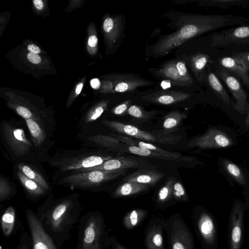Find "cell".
<instances>
[{"label": "cell", "instance_id": "1", "mask_svg": "<svg viewBox=\"0 0 249 249\" xmlns=\"http://www.w3.org/2000/svg\"><path fill=\"white\" fill-rule=\"evenodd\" d=\"M180 26L153 46V54L163 56L187 40L222 28L249 23V16L191 14L183 16Z\"/></svg>", "mask_w": 249, "mask_h": 249}, {"label": "cell", "instance_id": "2", "mask_svg": "<svg viewBox=\"0 0 249 249\" xmlns=\"http://www.w3.org/2000/svg\"><path fill=\"white\" fill-rule=\"evenodd\" d=\"M81 208L75 199L66 198L40 207L35 215L59 249L71 238L70 231L78 222Z\"/></svg>", "mask_w": 249, "mask_h": 249}, {"label": "cell", "instance_id": "3", "mask_svg": "<svg viewBox=\"0 0 249 249\" xmlns=\"http://www.w3.org/2000/svg\"><path fill=\"white\" fill-rule=\"evenodd\" d=\"M110 236L102 214L98 211L89 212L79 220L76 249H106Z\"/></svg>", "mask_w": 249, "mask_h": 249}, {"label": "cell", "instance_id": "4", "mask_svg": "<svg viewBox=\"0 0 249 249\" xmlns=\"http://www.w3.org/2000/svg\"><path fill=\"white\" fill-rule=\"evenodd\" d=\"M165 231L170 249H195L192 233L179 214H173L165 221Z\"/></svg>", "mask_w": 249, "mask_h": 249}, {"label": "cell", "instance_id": "5", "mask_svg": "<svg viewBox=\"0 0 249 249\" xmlns=\"http://www.w3.org/2000/svg\"><path fill=\"white\" fill-rule=\"evenodd\" d=\"M192 218L203 249H216L218 230L214 216L207 210L200 209L194 211Z\"/></svg>", "mask_w": 249, "mask_h": 249}, {"label": "cell", "instance_id": "6", "mask_svg": "<svg viewBox=\"0 0 249 249\" xmlns=\"http://www.w3.org/2000/svg\"><path fill=\"white\" fill-rule=\"evenodd\" d=\"M125 169L113 171H94L74 174L62 178L66 184L73 187L96 186L124 175Z\"/></svg>", "mask_w": 249, "mask_h": 249}, {"label": "cell", "instance_id": "7", "mask_svg": "<svg viewBox=\"0 0 249 249\" xmlns=\"http://www.w3.org/2000/svg\"><path fill=\"white\" fill-rule=\"evenodd\" d=\"M245 209L243 205L235 202L231 211L228 223L229 249H242Z\"/></svg>", "mask_w": 249, "mask_h": 249}, {"label": "cell", "instance_id": "8", "mask_svg": "<svg viewBox=\"0 0 249 249\" xmlns=\"http://www.w3.org/2000/svg\"><path fill=\"white\" fill-rule=\"evenodd\" d=\"M216 73L222 80L231 91L235 102L231 103L233 109L241 114H245L249 108L247 94L241 84L226 69L219 67Z\"/></svg>", "mask_w": 249, "mask_h": 249}, {"label": "cell", "instance_id": "9", "mask_svg": "<svg viewBox=\"0 0 249 249\" xmlns=\"http://www.w3.org/2000/svg\"><path fill=\"white\" fill-rule=\"evenodd\" d=\"M26 218L30 231L33 249H59L46 232L32 210H27Z\"/></svg>", "mask_w": 249, "mask_h": 249}, {"label": "cell", "instance_id": "10", "mask_svg": "<svg viewBox=\"0 0 249 249\" xmlns=\"http://www.w3.org/2000/svg\"><path fill=\"white\" fill-rule=\"evenodd\" d=\"M249 43V24L215 32L211 38L212 47Z\"/></svg>", "mask_w": 249, "mask_h": 249}, {"label": "cell", "instance_id": "11", "mask_svg": "<svg viewBox=\"0 0 249 249\" xmlns=\"http://www.w3.org/2000/svg\"><path fill=\"white\" fill-rule=\"evenodd\" d=\"M232 143L231 139L222 131L211 128L204 134L192 139L187 146L200 148H222L228 147Z\"/></svg>", "mask_w": 249, "mask_h": 249}, {"label": "cell", "instance_id": "12", "mask_svg": "<svg viewBox=\"0 0 249 249\" xmlns=\"http://www.w3.org/2000/svg\"><path fill=\"white\" fill-rule=\"evenodd\" d=\"M3 128L5 140L15 154L22 155L31 150L32 144L22 128H16L8 123L3 124Z\"/></svg>", "mask_w": 249, "mask_h": 249}, {"label": "cell", "instance_id": "13", "mask_svg": "<svg viewBox=\"0 0 249 249\" xmlns=\"http://www.w3.org/2000/svg\"><path fill=\"white\" fill-rule=\"evenodd\" d=\"M165 221L160 218L150 219L144 231V244L146 249H166L163 235Z\"/></svg>", "mask_w": 249, "mask_h": 249}, {"label": "cell", "instance_id": "14", "mask_svg": "<svg viewBox=\"0 0 249 249\" xmlns=\"http://www.w3.org/2000/svg\"><path fill=\"white\" fill-rule=\"evenodd\" d=\"M103 124L112 130L130 137L152 142H158L157 138L148 132L143 131L134 126L114 121H104Z\"/></svg>", "mask_w": 249, "mask_h": 249}, {"label": "cell", "instance_id": "15", "mask_svg": "<svg viewBox=\"0 0 249 249\" xmlns=\"http://www.w3.org/2000/svg\"><path fill=\"white\" fill-rule=\"evenodd\" d=\"M191 96L187 92L174 90L158 91L142 97V98L151 103L169 105L187 100Z\"/></svg>", "mask_w": 249, "mask_h": 249}, {"label": "cell", "instance_id": "16", "mask_svg": "<svg viewBox=\"0 0 249 249\" xmlns=\"http://www.w3.org/2000/svg\"><path fill=\"white\" fill-rule=\"evenodd\" d=\"M138 162L132 159L124 157L111 158L104 163L94 167L75 170L74 173L88 172L94 171H113L126 169L136 167L138 165Z\"/></svg>", "mask_w": 249, "mask_h": 249}, {"label": "cell", "instance_id": "17", "mask_svg": "<svg viewBox=\"0 0 249 249\" xmlns=\"http://www.w3.org/2000/svg\"><path fill=\"white\" fill-rule=\"evenodd\" d=\"M221 67L237 75L249 89V68L240 59L231 56L222 57L218 59Z\"/></svg>", "mask_w": 249, "mask_h": 249}, {"label": "cell", "instance_id": "18", "mask_svg": "<svg viewBox=\"0 0 249 249\" xmlns=\"http://www.w3.org/2000/svg\"><path fill=\"white\" fill-rule=\"evenodd\" d=\"M113 136L117 138L121 142L130 146L139 147L145 149H148L155 152L167 156L173 160H179L183 159H185L182 154L177 152H170L163 149L160 148L150 143L145 142L142 141L136 140L134 138L124 136L118 135H112Z\"/></svg>", "mask_w": 249, "mask_h": 249}, {"label": "cell", "instance_id": "19", "mask_svg": "<svg viewBox=\"0 0 249 249\" xmlns=\"http://www.w3.org/2000/svg\"><path fill=\"white\" fill-rule=\"evenodd\" d=\"M111 159L110 156L91 155L86 157L73 159L64 163L62 166V170H77L99 165Z\"/></svg>", "mask_w": 249, "mask_h": 249}, {"label": "cell", "instance_id": "20", "mask_svg": "<svg viewBox=\"0 0 249 249\" xmlns=\"http://www.w3.org/2000/svg\"><path fill=\"white\" fill-rule=\"evenodd\" d=\"M164 177V174L153 170H141L129 175L123 179L126 182H136L146 185H153Z\"/></svg>", "mask_w": 249, "mask_h": 249}, {"label": "cell", "instance_id": "21", "mask_svg": "<svg viewBox=\"0 0 249 249\" xmlns=\"http://www.w3.org/2000/svg\"><path fill=\"white\" fill-rule=\"evenodd\" d=\"M120 79L114 86V90L117 92H125L135 90L140 87L145 86L148 82L131 75H121Z\"/></svg>", "mask_w": 249, "mask_h": 249}, {"label": "cell", "instance_id": "22", "mask_svg": "<svg viewBox=\"0 0 249 249\" xmlns=\"http://www.w3.org/2000/svg\"><path fill=\"white\" fill-rule=\"evenodd\" d=\"M16 219L17 215L14 207L9 206L2 213L0 220L1 231L5 237H9L13 233Z\"/></svg>", "mask_w": 249, "mask_h": 249}, {"label": "cell", "instance_id": "23", "mask_svg": "<svg viewBox=\"0 0 249 249\" xmlns=\"http://www.w3.org/2000/svg\"><path fill=\"white\" fill-rule=\"evenodd\" d=\"M199 6L213 7L222 9L241 7L247 8L249 6L248 0H202L196 1Z\"/></svg>", "mask_w": 249, "mask_h": 249}, {"label": "cell", "instance_id": "24", "mask_svg": "<svg viewBox=\"0 0 249 249\" xmlns=\"http://www.w3.org/2000/svg\"><path fill=\"white\" fill-rule=\"evenodd\" d=\"M148 188V185L136 182H126L118 186L112 194L113 197H120L139 194Z\"/></svg>", "mask_w": 249, "mask_h": 249}, {"label": "cell", "instance_id": "25", "mask_svg": "<svg viewBox=\"0 0 249 249\" xmlns=\"http://www.w3.org/2000/svg\"><path fill=\"white\" fill-rule=\"evenodd\" d=\"M211 60L209 55L200 53L195 54L191 57L190 60L191 68L198 80L200 81L204 80V69Z\"/></svg>", "mask_w": 249, "mask_h": 249}, {"label": "cell", "instance_id": "26", "mask_svg": "<svg viewBox=\"0 0 249 249\" xmlns=\"http://www.w3.org/2000/svg\"><path fill=\"white\" fill-rule=\"evenodd\" d=\"M25 122L35 146L41 145L46 138V134L41 123L33 118L26 119Z\"/></svg>", "mask_w": 249, "mask_h": 249}, {"label": "cell", "instance_id": "27", "mask_svg": "<svg viewBox=\"0 0 249 249\" xmlns=\"http://www.w3.org/2000/svg\"><path fill=\"white\" fill-rule=\"evenodd\" d=\"M148 211L142 209H135L125 214L123 218L124 227L131 230L137 226L147 216Z\"/></svg>", "mask_w": 249, "mask_h": 249}, {"label": "cell", "instance_id": "28", "mask_svg": "<svg viewBox=\"0 0 249 249\" xmlns=\"http://www.w3.org/2000/svg\"><path fill=\"white\" fill-rule=\"evenodd\" d=\"M17 175L20 182L31 197L36 199L45 194L46 191L42 187L27 178L21 171H18Z\"/></svg>", "mask_w": 249, "mask_h": 249}, {"label": "cell", "instance_id": "29", "mask_svg": "<svg viewBox=\"0 0 249 249\" xmlns=\"http://www.w3.org/2000/svg\"><path fill=\"white\" fill-rule=\"evenodd\" d=\"M208 81L215 94L225 104L230 105L231 102L230 98L219 79L214 73L209 72L208 75Z\"/></svg>", "mask_w": 249, "mask_h": 249}, {"label": "cell", "instance_id": "30", "mask_svg": "<svg viewBox=\"0 0 249 249\" xmlns=\"http://www.w3.org/2000/svg\"><path fill=\"white\" fill-rule=\"evenodd\" d=\"M160 73L162 76L169 80L177 86H185L182 82L176 67V62L170 61L166 63L160 70Z\"/></svg>", "mask_w": 249, "mask_h": 249}, {"label": "cell", "instance_id": "31", "mask_svg": "<svg viewBox=\"0 0 249 249\" xmlns=\"http://www.w3.org/2000/svg\"><path fill=\"white\" fill-rule=\"evenodd\" d=\"M91 142L103 147H109L115 149H121L122 144L117 138L114 136L97 135L89 139Z\"/></svg>", "mask_w": 249, "mask_h": 249}, {"label": "cell", "instance_id": "32", "mask_svg": "<svg viewBox=\"0 0 249 249\" xmlns=\"http://www.w3.org/2000/svg\"><path fill=\"white\" fill-rule=\"evenodd\" d=\"M103 29L107 33H111V38L115 41L121 34L122 31V18L113 19L107 18L103 23Z\"/></svg>", "mask_w": 249, "mask_h": 249}, {"label": "cell", "instance_id": "33", "mask_svg": "<svg viewBox=\"0 0 249 249\" xmlns=\"http://www.w3.org/2000/svg\"><path fill=\"white\" fill-rule=\"evenodd\" d=\"M18 168L27 178L36 182L46 192L49 190V187L47 182L39 173L30 166L24 164H19Z\"/></svg>", "mask_w": 249, "mask_h": 249}, {"label": "cell", "instance_id": "34", "mask_svg": "<svg viewBox=\"0 0 249 249\" xmlns=\"http://www.w3.org/2000/svg\"><path fill=\"white\" fill-rule=\"evenodd\" d=\"M175 183L174 179L168 178L166 183L159 191L157 203L159 206H162L169 201L173 197V191Z\"/></svg>", "mask_w": 249, "mask_h": 249}, {"label": "cell", "instance_id": "35", "mask_svg": "<svg viewBox=\"0 0 249 249\" xmlns=\"http://www.w3.org/2000/svg\"><path fill=\"white\" fill-rule=\"evenodd\" d=\"M124 147H125L126 149L127 148V150L129 151L130 153L142 156L149 157L150 158L158 159L173 160L172 159L169 158L166 155L155 152L148 149H145L139 147L130 146L125 144V146Z\"/></svg>", "mask_w": 249, "mask_h": 249}, {"label": "cell", "instance_id": "36", "mask_svg": "<svg viewBox=\"0 0 249 249\" xmlns=\"http://www.w3.org/2000/svg\"><path fill=\"white\" fill-rule=\"evenodd\" d=\"M186 117L185 114L179 111H173L165 116L163 127L165 129L169 130L177 127L181 121Z\"/></svg>", "mask_w": 249, "mask_h": 249}, {"label": "cell", "instance_id": "37", "mask_svg": "<svg viewBox=\"0 0 249 249\" xmlns=\"http://www.w3.org/2000/svg\"><path fill=\"white\" fill-rule=\"evenodd\" d=\"M176 67L179 77L185 86H192L193 83V79L189 74L185 63L181 60L177 61Z\"/></svg>", "mask_w": 249, "mask_h": 249}, {"label": "cell", "instance_id": "38", "mask_svg": "<svg viewBox=\"0 0 249 249\" xmlns=\"http://www.w3.org/2000/svg\"><path fill=\"white\" fill-rule=\"evenodd\" d=\"M224 166L228 172L238 182L242 184L245 183L243 174L237 165L231 162L226 161L224 163Z\"/></svg>", "mask_w": 249, "mask_h": 249}, {"label": "cell", "instance_id": "39", "mask_svg": "<svg viewBox=\"0 0 249 249\" xmlns=\"http://www.w3.org/2000/svg\"><path fill=\"white\" fill-rule=\"evenodd\" d=\"M13 190L8 181L4 178H0V201L9 199L12 196Z\"/></svg>", "mask_w": 249, "mask_h": 249}, {"label": "cell", "instance_id": "40", "mask_svg": "<svg viewBox=\"0 0 249 249\" xmlns=\"http://www.w3.org/2000/svg\"><path fill=\"white\" fill-rule=\"evenodd\" d=\"M173 198L177 201H186L188 196L181 183L178 181L175 182L173 191Z\"/></svg>", "mask_w": 249, "mask_h": 249}, {"label": "cell", "instance_id": "41", "mask_svg": "<svg viewBox=\"0 0 249 249\" xmlns=\"http://www.w3.org/2000/svg\"><path fill=\"white\" fill-rule=\"evenodd\" d=\"M127 113L131 116L139 119L146 118L150 116V112H146L139 106L136 105L130 106L128 109Z\"/></svg>", "mask_w": 249, "mask_h": 249}, {"label": "cell", "instance_id": "42", "mask_svg": "<svg viewBox=\"0 0 249 249\" xmlns=\"http://www.w3.org/2000/svg\"><path fill=\"white\" fill-rule=\"evenodd\" d=\"M15 249H33L31 239L28 233H22Z\"/></svg>", "mask_w": 249, "mask_h": 249}, {"label": "cell", "instance_id": "43", "mask_svg": "<svg viewBox=\"0 0 249 249\" xmlns=\"http://www.w3.org/2000/svg\"><path fill=\"white\" fill-rule=\"evenodd\" d=\"M106 105H102L97 107L86 118V122H90L98 119L104 111Z\"/></svg>", "mask_w": 249, "mask_h": 249}, {"label": "cell", "instance_id": "44", "mask_svg": "<svg viewBox=\"0 0 249 249\" xmlns=\"http://www.w3.org/2000/svg\"><path fill=\"white\" fill-rule=\"evenodd\" d=\"M232 56L241 60L249 68V51L234 52Z\"/></svg>", "mask_w": 249, "mask_h": 249}, {"label": "cell", "instance_id": "45", "mask_svg": "<svg viewBox=\"0 0 249 249\" xmlns=\"http://www.w3.org/2000/svg\"><path fill=\"white\" fill-rule=\"evenodd\" d=\"M16 110L18 114L25 120L32 118V113L28 108L24 107L18 106Z\"/></svg>", "mask_w": 249, "mask_h": 249}, {"label": "cell", "instance_id": "46", "mask_svg": "<svg viewBox=\"0 0 249 249\" xmlns=\"http://www.w3.org/2000/svg\"><path fill=\"white\" fill-rule=\"evenodd\" d=\"M130 102L129 101H125L116 107L112 110L113 113L116 115H120L124 113L126 109H128Z\"/></svg>", "mask_w": 249, "mask_h": 249}, {"label": "cell", "instance_id": "47", "mask_svg": "<svg viewBox=\"0 0 249 249\" xmlns=\"http://www.w3.org/2000/svg\"><path fill=\"white\" fill-rule=\"evenodd\" d=\"M108 246V248L111 249H128L119 242L114 236L112 235L110 236Z\"/></svg>", "mask_w": 249, "mask_h": 249}, {"label": "cell", "instance_id": "48", "mask_svg": "<svg viewBox=\"0 0 249 249\" xmlns=\"http://www.w3.org/2000/svg\"><path fill=\"white\" fill-rule=\"evenodd\" d=\"M27 58L31 62L34 64H38L41 61V58L38 54L31 52L28 53Z\"/></svg>", "mask_w": 249, "mask_h": 249}, {"label": "cell", "instance_id": "49", "mask_svg": "<svg viewBox=\"0 0 249 249\" xmlns=\"http://www.w3.org/2000/svg\"><path fill=\"white\" fill-rule=\"evenodd\" d=\"M28 50L31 53H40V48L37 46L36 45L30 44L28 46Z\"/></svg>", "mask_w": 249, "mask_h": 249}, {"label": "cell", "instance_id": "50", "mask_svg": "<svg viewBox=\"0 0 249 249\" xmlns=\"http://www.w3.org/2000/svg\"><path fill=\"white\" fill-rule=\"evenodd\" d=\"M98 42V39L95 36L92 35L90 36L88 40L89 45L91 47H95Z\"/></svg>", "mask_w": 249, "mask_h": 249}, {"label": "cell", "instance_id": "51", "mask_svg": "<svg viewBox=\"0 0 249 249\" xmlns=\"http://www.w3.org/2000/svg\"><path fill=\"white\" fill-rule=\"evenodd\" d=\"M90 85L92 88L97 89L100 86V83L97 78H94L90 81Z\"/></svg>", "mask_w": 249, "mask_h": 249}, {"label": "cell", "instance_id": "52", "mask_svg": "<svg viewBox=\"0 0 249 249\" xmlns=\"http://www.w3.org/2000/svg\"><path fill=\"white\" fill-rule=\"evenodd\" d=\"M33 3L35 6L38 10H41L43 7V3L41 0H34Z\"/></svg>", "mask_w": 249, "mask_h": 249}, {"label": "cell", "instance_id": "53", "mask_svg": "<svg viewBox=\"0 0 249 249\" xmlns=\"http://www.w3.org/2000/svg\"><path fill=\"white\" fill-rule=\"evenodd\" d=\"M83 86V84L82 83H79L78 84L75 89V92L77 94H79L81 92Z\"/></svg>", "mask_w": 249, "mask_h": 249}, {"label": "cell", "instance_id": "54", "mask_svg": "<svg viewBox=\"0 0 249 249\" xmlns=\"http://www.w3.org/2000/svg\"><path fill=\"white\" fill-rule=\"evenodd\" d=\"M247 124L249 125V115H248L247 120H246Z\"/></svg>", "mask_w": 249, "mask_h": 249}, {"label": "cell", "instance_id": "55", "mask_svg": "<svg viewBox=\"0 0 249 249\" xmlns=\"http://www.w3.org/2000/svg\"></svg>", "mask_w": 249, "mask_h": 249}]
</instances>
